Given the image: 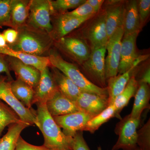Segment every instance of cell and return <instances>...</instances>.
Returning <instances> with one entry per match:
<instances>
[{
	"label": "cell",
	"instance_id": "1",
	"mask_svg": "<svg viewBox=\"0 0 150 150\" xmlns=\"http://www.w3.org/2000/svg\"><path fill=\"white\" fill-rule=\"evenodd\" d=\"M38 129L44 138L43 146L48 150H74L73 138L67 137L47 110L46 103L37 104Z\"/></svg>",
	"mask_w": 150,
	"mask_h": 150
},
{
	"label": "cell",
	"instance_id": "2",
	"mask_svg": "<svg viewBox=\"0 0 150 150\" xmlns=\"http://www.w3.org/2000/svg\"><path fill=\"white\" fill-rule=\"evenodd\" d=\"M16 42L8 46L13 50L38 56H48L54 40L48 33L24 26L17 30Z\"/></svg>",
	"mask_w": 150,
	"mask_h": 150
},
{
	"label": "cell",
	"instance_id": "3",
	"mask_svg": "<svg viewBox=\"0 0 150 150\" xmlns=\"http://www.w3.org/2000/svg\"><path fill=\"white\" fill-rule=\"evenodd\" d=\"M48 56L51 67L56 68L66 75L77 86L82 92L108 96L107 88H102L94 84L76 65L65 60L56 50L51 49Z\"/></svg>",
	"mask_w": 150,
	"mask_h": 150
},
{
	"label": "cell",
	"instance_id": "4",
	"mask_svg": "<svg viewBox=\"0 0 150 150\" xmlns=\"http://www.w3.org/2000/svg\"><path fill=\"white\" fill-rule=\"evenodd\" d=\"M106 46L91 49L88 59L81 65L86 78L96 86L102 88L107 87L105 75Z\"/></svg>",
	"mask_w": 150,
	"mask_h": 150
},
{
	"label": "cell",
	"instance_id": "5",
	"mask_svg": "<svg viewBox=\"0 0 150 150\" xmlns=\"http://www.w3.org/2000/svg\"><path fill=\"white\" fill-rule=\"evenodd\" d=\"M53 14L50 0H31L26 25L50 34L53 29L51 23Z\"/></svg>",
	"mask_w": 150,
	"mask_h": 150
},
{
	"label": "cell",
	"instance_id": "6",
	"mask_svg": "<svg viewBox=\"0 0 150 150\" xmlns=\"http://www.w3.org/2000/svg\"><path fill=\"white\" fill-rule=\"evenodd\" d=\"M141 119L131 118L130 114L117 123L115 133L118 138L112 150H139L137 146V131Z\"/></svg>",
	"mask_w": 150,
	"mask_h": 150
},
{
	"label": "cell",
	"instance_id": "7",
	"mask_svg": "<svg viewBox=\"0 0 150 150\" xmlns=\"http://www.w3.org/2000/svg\"><path fill=\"white\" fill-rule=\"evenodd\" d=\"M7 77L0 78V100L4 101L16 113L19 118L23 122L30 125H35L39 127L36 111L28 109L17 99L12 91L11 81Z\"/></svg>",
	"mask_w": 150,
	"mask_h": 150
},
{
	"label": "cell",
	"instance_id": "8",
	"mask_svg": "<svg viewBox=\"0 0 150 150\" xmlns=\"http://www.w3.org/2000/svg\"><path fill=\"white\" fill-rule=\"evenodd\" d=\"M54 45L59 51L81 65L88 59L91 52L87 43L79 37L65 36L54 41Z\"/></svg>",
	"mask_w": 150,
	"mask_h": 150
},
{
	"label": "cell",
	"instance_id": "9",
	"mask_svg": "<svg viewBox=\"0 0 150 150\" xmlns=\"http://www.w3.org/2000/svg\"><path fill=\"white\" fill-rule=\"evenodd\" d=\"M123 26L118 28L108 39L106 44L108 54L105 59L106 80L118 74L121 55V41L123 36Z\"/></svg>",
	"mask_w": 150,
	"mask_h": 150
},
{
	"label": "cell",
	"instance_id": "10",
	"mask_svg": "<svg viewBox=\"0 0 150 150\" xmlns=\"http://www.w3.org/2000/svg\"><path fill=\"white\" fill-rule=\"evenodd\" d=\"M106 13L105 9L99 12L93 17L84 31V36L89 41L91 49L106 46L108 38L106 25Z\"/></svg>",
	"mask_w": 150,
	"mask_h": 150
},
{
	"label": "cell",
	"instance_id": "11",
	"mask_svg": "<svg viewBox=\"0 0 150 150\" xmlns=\"http://www.w3.org/2000/svg\"><path fill=\"white\" fill-rule=\"evenodd\" d=\"M53 15L56 16L53 21H51L53 29L50 35L54 41L67 36L74 30L93 17L76 18L70 16L66 13Z\"/></svg>",
	"mask_w": 150,
	"mask_h": 150
},
{
	"label": "cell",
	"instance_id": "12",
	"mask_svg": "<svg viewBox=\"0 0 150 150\" xmlns=\"http://www.w3.org/2000/svg\"><path fill=\"white\" fill-rule=\"evenodd\" d=\"M53 117L64 134L72 138L79 131H83L88 122L93 118L82 111Z\"/></svg>",
	"mask_w": 150,
	"mask_h": 150
},
{
	"label": "cell",
	"instance_id": "13",
	"mask_svg": "<svg viewBox=\"0 0 150 150\" xmlns=\"http://www.w3.org/2000/svg\"><path fill=\"white\" fill-rule=\"evenodd\" d=\"M148 57L147 55L139 56L132 67L127 71L107 80L106 88L108 93L109 106L113 105L115 98L123 91L131 78L133 76H136L135 73L138 65L146 60Z\"/></svg>",
	"mask_w": 150,
	"mask_h": 150
},
{
	"label": "cell",
	"instance_id": "14",
	"mask_svg": "<svg viewBox=\"0 0 150 150\" xmlns=\"http://www.w3.org/2000/svg\"><path fill=\"white\" fill-rule=\"evenodd\" d=\"M81 111L95 117L109 106L108 96L81 92L75 102Z\"/></svg>",
	"mask_w": 150,
	"mask_h": 150
},
{
	"label": "cell",
	"instance_id": "15",
	"mask_svg": "<svg viewBox=\"0 0 150 150\" xmlns=\"http://www.w3.org/2000/svg\"><path fill=\"white\" fill-rule=\"evenodd\" d=\"M49 67H46L40 72V79L34 89L32 105L46 103L59 91Z\"/></svg>",
	"mask_w": 150,
	"mask_h": 150
},
{
	"label": "cell",
	"instance_id": "16",
	"mask_svg": "<svg viewBox=\"0 0 150 150\" xmlns=\"http://www.w3.org/2000/svg\"><path fill=\"white\" fill-rule=\"evenodd\" d=\"M139 32H135L123 36L121 41L118 74H121L129 70L139 57L137 52L136 41Z\"/></svg>",
	"mask_w": 150,
	"mask_h": 150
},
{
	"label": "cell",
	"instance_id": "17",
	"mask_svg": "<svg viewBox=\"0 0 150 150\" xmlns=\"http://www.w3.org/2000/svg\"><path fill=\"white\" fill-rule=\"evenodd\" d=\"M6 59L10 70L14 72L17 79L24 82L35 89L40 79V71L16 58L6 56Z\"/></svg>",
	"mask_w": 150,
	"mask_h": 150
},
{
	"label": "cell",
	"instance_id": "18",
	"mask_svg": "<svg viewBox=\"0 0 150 150\" xmlns=\"http://www.w3.org/2000/svg\"><path fill=\"white\" fill-rule=\"evenodd\" d=\"M126 1H108L105 9V25L108 37L112 35L118 28L123 26L124 9Z\"/></svg>",
	"mask_w": 150,
	"mask_h": 150
},
{
	"label": "cell",
	"instance_id": "19",
	"mask_svg": "<svg viewBox=\"0 0 150 150\" xmlns=\"http://www.w3.org/2000/svg\"><path fill=\"white\" fill-rule=\"evenodd\" d=\"M47 110L53 117L81 111L74 101L59 91L46 103Z\"/></svg>",
	"mask_w": 150,
	"mask_h": 150
},
{
	"label": "cell",
	"instance_id": "20",
	"mask_svg": "<svg viewBox=\"0 0 150 150\" xmlns=\"http://www.w3.org/2000/svg\"><path fill=\"white\" fill-rule=\"evenodd\" d=\"M0 54L18 59L23 63L34 67L40 72L46 67H51L48 56H35L15 51L8 45L4 48H0Z\"/></svg>",
	"mask_w": 150,
	"mask_h": 150
},
{
	"label": "cell",
	"instance_id": "21",
	"mask_svg": "<svg viewBox=\"0 0 150 150\" xmlns=\"http://www.w3.org/2000/svg\"><path fill=\"white\" fill-rule=\"evenodd\" d=\"M51 69V74L58 90L65 97L75 102L82 92L79 88L66 75L54 67Z\"/></svg>",
	"mask_w": 150,
	"mask_h": 150
},
{
	"label": "cell",
	"instance_id": "22",
	"mask_svg": "<svg viewBox=\"0 0 150 150\" xmlns=\"http://www.w3.org/2000/svg\"><path fill=\"white\" fill-rule=\"evenodd\" d=\"M123 36L140 32L142 29L137 8V1H126L123 18Z\"/></svg>",
	"mask_w": 150,
	"mask_h": 150
},
{
	"label": "cell",
	"instance_id": "23",
	"mask_svg": "<svg viewBox=\"0 0 150 150\" xmlns=\"http://www.w3.org/2000/svg\"><path fill=\"white\" fill-rule=\"evenodd\" d=\"M31 0H13L11 11V28L17 30L26 26Z\"/></svg>",
	"mask_w": 150,
	"mask_h": 150
},
{
	"label": "cell",
	"instance_id": "24",
	"mask_svg": "<svg viewBox=\"0 0 150 150\" xmlns=\"http://www.w3.org/2000/svg\"><path fill=\"white\" fill-rule=\"evenodd\" d=\"M149 85L139 84V87L135 96L134 106L130 115L134 119H141L142 112L150 108V91Z\"/></svg>",
	"mask_w": 150,
	"mask_h": 150
},
{
	"label": "cell",
	"instance_id": "25",
	"mask_svg": "<svg viewBox=\"0 0 150 150\" xmlns=\"http://www.w3.org/2000/svg\"><path fill=\"white\" fill-rule=\"evenodd\" d=\"M30 126L22 121L9 125L6 134L0 139V150H15L22 131Z\"/></svg>",
	"mask_w": 150,
	"mask_h": 150
},
{
	"label": "cell",
	"instance_id": "26",
	"mask_svg": "<svg viewBox=\"0 0 150 150\" xmlns=\"http://www.w3.org/2000/svg\"><path fill=\"white\" fill-rule=\"evenodd\" d=\"M11 88L14 95L19 101L28 109H32L34 89L18 79L11 81Z\"/></svg>",
	"mask_w": 150,
	"mask_h": 150
},
{
	"label": "cell",
	"instance_id": "27",
	"mask_svg": "<svg viewBox=\"0 0 150 150\" xmlns=\"http://www.w3.org/2000/svg\"><path fill=\"white\" fill-rule=\"evenodd\" d=\"M139 87V83L133 76L129 81L123 91L115 98L113 105L116 110L117 118L121 119L120 113L124 107L127 106L131 98L135 96Z\"/></svg>",
	"mask_w": 150,
	"mask_h": 150
},
{
	"label": "cell",
	"instance_id": "28",
	"mask_svg": "<svg viewBox=\"0 0 150 150\" xmlns=\"http://www.w3.org/2000/svg\"><path fill=\"white\" fill-rule=\"evenodd\" d=\"M114 117L117 118L116 110L114 105H111L101 113L91 119L87 123L83 131H88L91 134H93L103 124Z\"/></svg>",
	"mask_w": 150,
	"mask_h": 150
},
{
	"label": "cell",
	"instance_id": "29",
	"mask_svg": "<svg viewBox=\"0 0 150 150\" xmlns=\"http://www.w3.org/2000/svg\"><path fill=\"white\" fill-rule=\"evenodd\" d=\"M21 120L9 106L0 100V139L4 129L11 124Z\"/></svg>",
	"mask_w": 150,
	"mask_h": 150
},
{
	"label": "cell",
	"instance_id": "30",
	"mask_svg": "<svg viewBox=\"0 0 150 150\" xmlns=\"http://www.w3.org/2000/svg\"><path fill=\"white\" fill-rule=\"evenodd\" d=\"M86 0H56L51 1L53 14L63 13L71 9H76L84 4Z\"/></svg>",
	"mask_w": 150,
	"mask_h": 150
},
{
	"label": "cell",
	"instance_id": "31",
	"mask_svg": "<svg viewBox=\"0 0 150 150\" xmlns=\"http://www.w3.org/2000/svg\"><path fill=\"white\" fill-rule=\"evenodd\" d=\"M137 146L139 150H150V119L137 131Z\"/></svg>",
	"mask_w": 150,
	"mask_h": 150
},
{
	"label": "cell",
	"instance_id": "32",
	"mask_svg": "<svg viewBox=\"0 0 150 150\" xmlns=\"http://www.w3.org/2000/svg\"><path fill=\"white\" fill-rule=\"evenodd\" d=\"M13 0H0V28H11V11Z\"/></svg>",
	"mask_w": 150,
	"mask_h": 150
},
{
	"label": "cell",
	"instance_id": "33",
	"mask_svg": "<svg viewBox=\"0 0 150 150\" xmlns=\"http://www.w3.org/2000/svg\"><path fill=\"white\" fill-rule=\"evenodd\" d=\"M66 13L70 16L76 18L93 17L96 14L93 8L86 1L84 4L75 9L74 10L71 12H67Z\"/></svg>",
	"mask_w": 150,
	"mask_h": 150
},
{
	"label": "cell",
	"instance_id": "34",
	"mask_svg": "<svg viewBox=\"0 0 150 150\" xmlns=\"http://www.w3.org/2000/svg\"><path fill=\"white\" fill-rule=\"evenodd\" d=\"M137 8L139 16L141 28L149 16L150 13V0L137 1Z\"/></svg>",
	"mask_w": 150,
	"mask_h": 150
},
{
	"label": "cell",
	"instance_id": "35",
	"mask_svg": "<svg viewBox=\"0 0 150 150\" xmlns=\"http://www.w3.org/2000/svg\"><path fill=\"white\" fill-rule=\"evenodd\" d=\"M83 131H79L73 137L74 150H91L84 139Z\"/></svg>",
	"mask_w": 150,
	"mask_h": 150
},
{
	"label": "cell",
	"instance_id": "36",
	"mask_svg": "<svg viewBox=\"0 0 150 150\" xmlns=\"http://www.w3.org/2000/svg\"><path fill=\"white\" fill-rule=\"evenodd\" d=\"M15 150H48L43 145L36 146L30 144L20 136L19 138Z\"/></svg>",
	"mask_w": 150,
	"mask_h": 150
},
{
	"label": "cell",
	"instance_id": "37",
	"mask_svg": "<svg viewBox=\"0 0 150 150\" xmlns=\"http://www.w3.org/2000/svg\"><path fill=\"white\" fill-rule=\"evenodd\" d=\"M2 33L8 46L13 45L16 42L18 34V31L16 30L8 28L4 30Z\"/></svg>",
	"mask_w": 150,
	"mask_h": 150
},
{
	"label": "cell",
	"instance_id": "38",
	"mask_svg": "<svg viewBox=\"0 0 150 150\" xmlns=\"http://www.w3.org/2000/svg\"><path fill=\"white\" fill-rule=\"evenodd\" d=\"M3 73H5L6 74L8 81H13L8 63L7 61L6 56L0 54V74Z\"/></svg>",
	"mask_w": 150,
	"mask_h": 150
},
{
	"label": "cell",
	"instance_id": "39",
	"mask_svg": "<svg viewBox=\"0 0 150 150\" xmlns=\"http://www.w3.org/2000/svg\"><path fill=\"white\" fill-rule=\"evenodd\" d=\"M86 1L96 14L100 11L103 4L105 2L103 0H87Z\"/></svg>",
	"mask_w": 150,
	"mask_h": 150
},
{
	"label": "cell",
	"instance_id": "40",
	"mask_svg": "<svg viewBox=\"0 0 150 150\" xmlns=\"http://www.w3.org/2000/svg\"><path fill=\"white\" fill-rule=\"evenodd\" d=\"M138 83H145L150 85V69L148 67L142 75L140 76L139 79L137 81Z\"/></svg>",
	"mask_w": 150,
	"mask_h": 150
},
{
	"label": "cell",
	"instance_id": "41",
	"mask_svg": "<svg viewBox=\"0 0 150 150\" xmlns=\"http://www.w3.org/2000/svg\"><path fill=\"white\" fill-rule=\"evenodd\" d=\"M7 46L4 36L3 33H0V48H3Z\"/></svg>",
	"mask_w": 150,
	"mask_h": 150
},
{
	"label": "cell",
	"instance_id": "42",
	"mask_svg": "<svg viewBox=\"0 0 150 150\" xmlns=\"http://www.w3.org/2000/svg\"><path fill=\"white\" fill-rule=\"evenodd\" d=\"M98 150H102V149H101V148L100 147V146L98 147Z\"/></svg>",
	"mask_w": 150,
	"mask_h": 150
}]
</instances>
